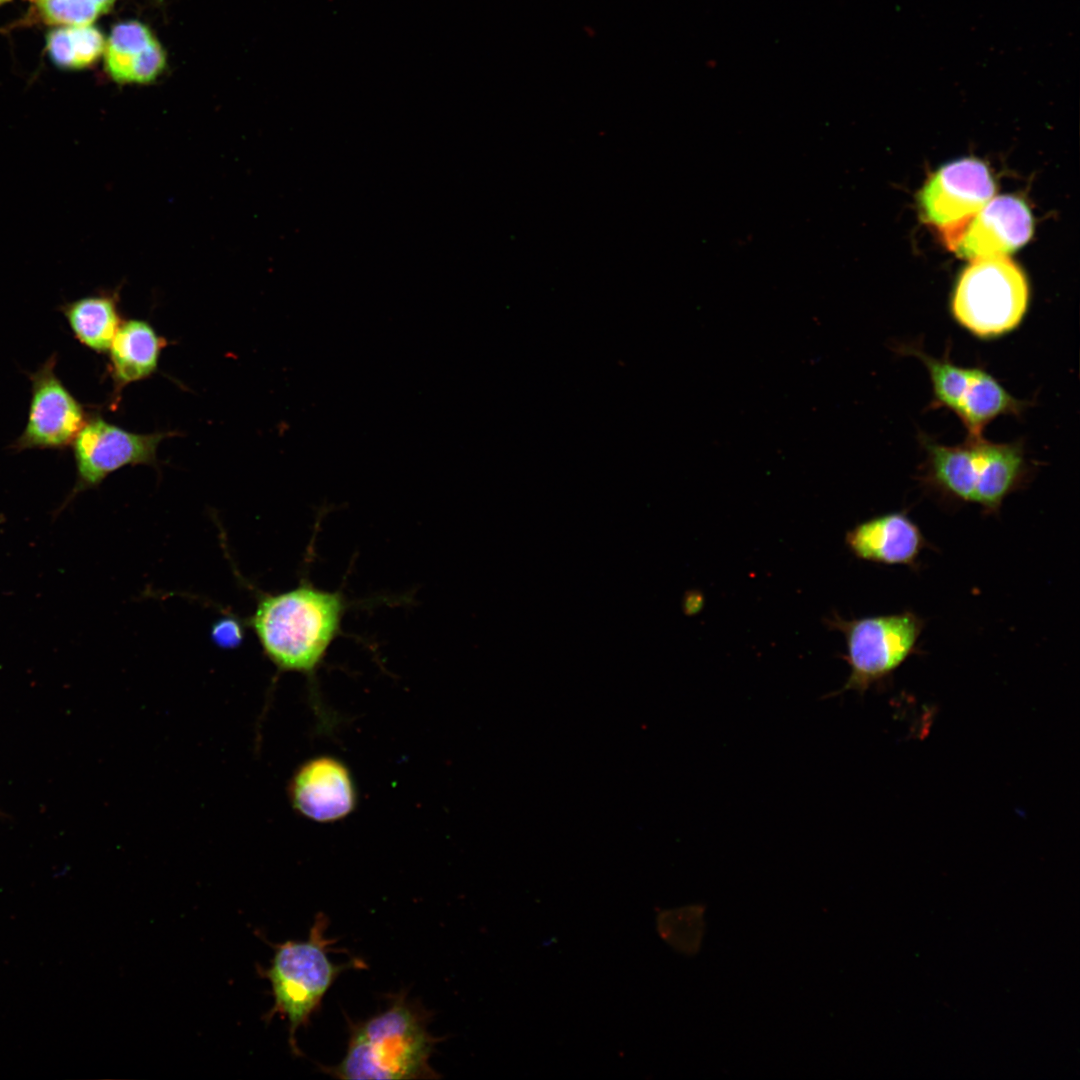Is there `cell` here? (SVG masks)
I'll return each instance as SVG.
<instances>
[{
	"label": "cell",
	"instance_id": "1",
	"mask_svg": "<svg viewBox=\"0 0 1080 1080\" xmlns=\"http://www.w3.org/2000/svg\"><path fill=\"white\" fill-rule=\"evenodd\" d=\"M350 603L341 591L310 582L259 599L249 623L264 654L281 672L314 682L315 674L342 631Z\"/></svg>",
	"mask_w": 1080,
	"mask_h": 1080
},
{
	"label": "cell",
	"instance_id": "2",
	"mask_svg": "<svg viewBox=\"0 0 1080 1080\" xmlns=\"http://www.w3.org/2000/svg\"><path fill=\"white\" fill-rule=\"evenodd\" d=\"M438 1041L424 1010L398 994L383 1011L350 1024L343 1059L325 1070L341 1079L438 1078L430 1065Z\"/></svg>",
	"mask_w": 1080,
	"mask_h": 1080
},
{
	"label": "cell",
	"instance_id": "3",
	"mask_svg": "<svg viewBox=\"0 0 1080 1080\" xmlns=\"http://www.w3.org/2000/svg\"><path fill=\"white\" fill-rule=\"evenodd\" d=\"M925 449V482L943 496L977 504L989 514L998 513L1027 474L1023 450L1016 443H994L981 436L957 446L926 441Z\"/></svg>",
	"mask_w": 1080,
	"mask_h": 1080
},
{
	"label": "cell",
	"instance_id": "4",
	"mask_svg": "<svg viewBox=\"0 0 1080 1080\" xmlns=\"http://www.w3.org/2000/svg\"><path fill=\"white\" fill-rule=\"evenodd\" d=\"M327 917L318 913L307 940L274 944V955L267 968L258 967L260 976L271 985L274 1004L264 1015L270 1021L276 1015L289 1024V1044L298 1056L297 1031L310 1023L311 1016L336 978L346 969L360 967L359 961L336 964L329 958L335 940L325 937Z\"/></svg>",
	"mask_w": 1080,
	"mask_h": 1080
},
{
	"label": "cell",
	"instance_id": "5",
	"mask_svg": "<svg viewBox=\"0 0 1080 1080\" xmlns=\"http://www.w3.org/2000/svg\"><path fill=\"white\" fill-rule=\"evenodd\" d=\"M1027 280L1008 256L972 259L962 271L952 299L955 319L979 337L1014 329L1028 305Z\"/></svg>",
	"mask_w": 1080,
	"mask_h": 1080
},
{
	"label": "cell",
	"instance_id": "6",
	"mask_svg": "<svg viewBox=\"0 0 1080 1080\" xmlns=\"http://www.w3.org/2000/svg\"><path fill=\"white\" fill-rule=\"evenodd\" d=\"M846 640L850 674L842 691L861 693L894 672L917 649L924 620L912 611L845 620H828Z\"/></svg>",
	"mask_w": 1080,
	"mask_h": 1080
},
{
	"label": "cell",
	"instance_id": "7",
	"mask_svg": "<svg viewBox=\"0 0 1080 1080\" xmlns=\"http://www.w3.org/2000/svg\"><path fill=\"white\" fill-rule=\"evenodd\" d=\"M994 191V182L984 163L961 159L930 176L919 195L920 209L948 246L966 222L993 197Z\"/></svg>",
	"mask_w": 1080,
	"mask_h": 1080
},
{
	"label": "cell",
	"instance_id": "8",
	"mask_svg": "<svg viewBox=\"0 0 1080 1080\" xmlns=\"http://www.w3.org/2000/svg\"><path fill=\"white\" fill-rule=\"evenodd\" d=\"M173 434H138L100 417L85 422L73 441L79 482L98 485L110 473L127 465L154 464L159 443Z\"/></svg>",
	"mask_w": 1080,
	"mask_h": 1080
},
{
	"label": "cell",
	"instance_id": "9",
	"mask_svg": "<svg viewBox=\"0 0 1080 1080\" xmlns=\"http://www.w3.org/2000/svg\"><path fill=\"white\" fill-rule=\"evenodd\" d=\"M288 797L298 814L322 824L343 820L358 804L357 786L350 768L331 755H319L303 762L289 781Z\"/></svg>",
	"mask_w": 1080,
	"mask_h": 1080
},
{
	"label": "cell",
	"instance_id": "10",
	"mask_svg": "<svg viewBox=\"0 0 1080 1080\" xmlns=\"http://www.w3.org/2000/svg\"><path fill=\"white\" fill-rule=\"evenodd\" d=\"M50 358L31 375L32 398L28 421L16 448H61L73 443L86 422L81 404L54 372Z\"/></svg>",
	"mask_w": 1080,
	"mask_h": 1080
},
{
	"label": "cell",
	"instance_id": "11",
	"mask_svg": "<svg viewBox=\"0 0 1080 1080\" xmlns=\"http://www.w3.org/2000/svg\"><path fill=\"white\" fill-rule=\"evenodd\" d=\"M1028 206L1017 197H992L963 226L948 247L962 258L1007 256L1031 237Z\"/></svg>",
	"mask_w": 1080,
	"mask_h": 1080
},
{
	"label": "cell",
	"instance_id": "12",
	"mask_svg": "<svg viewBox=\"0 0 1080 1080\" xmlns=\"http://www.w3.org/2000/svg\"><path fill=\"white\" fill-rule=\"evenodd\" d=\"M846 544L859 559L914 567L928 543L919 526L905 511L875 516L846 534Z\"/></svg>",
	"mask_w": 1080,
	"mask_h": 1080
},
{
	"label": "cell",
	"instance_id": "13",
	"mask_svg": "<svg viewBox=\"0 0 1080 1080\" xmlns=\"http://www.w3.org/2000/svg\"><path fill=\"white\" fill-rule=\"evenodd\" d=\"M104 68L118 84H150L167 68V52L152 29L139 20L115 24L106 38Z\"/></svg>",
	"mask_w": 1080,
	"mask_h": 1080
},
{
	"label": "cell",
	"instance_id": "14",
	"mask_svg": "<svg viewBox=\"0 0 1080 1080\" xmlns=\"http://www.w3.org/2000/svg\"><path fill=\"white\" fill-rule=\"evenodd\" d=\"M167 345L146 321L131 319L121 323L110 345V369L118 390L151 376Z\"/></svg>",
	"mask_w": 1080,
	"mask_h": 1080
},
{
	"label": "cell",
	"instance_id": "15",
	"mask_svg": "<svg viewBox=\"0 0 1080 1080\" xmlns=\"http://www.w3.org/2000/svg\"><path fill=\"white\" fill-rule=\"evenodd\" d=\"M1024 403L1012 397L989 373L972 368L969 383L954 412L969 437H981L984 427L1002 414H1018Z\"/></svg>",
	"mask_w": 1080,
	"mask_h": 1080
},
{
	"label": "cell",
	"instance_id": "16",
	"mask_svg": "<svg viewBox=\"0 0 1080 1080\" xmlns=\"http://www.w3.org/2000/svg\"><path fill=\"white\" fill-rule=\"evenodd\" d=\"M118 293L88 296L63 306V313L75 337L96 352L109 350L122 321Z\"/></svg>",
	"mask_w": 1080,
	"mask_h": 1080
},
{
	"label": "cell",
	"instance_id": "17",
	"mask_svg": "<svg viewBox=\"0 0 1080 1080\" xmlns=\"http://www.w3.org/2000/svg\"><path fill=\"white\" fill-rule=\"evenodd\" d=\"M106 38L93 24L63 25L46 36L50 60L59 68L80 70L94 65L103 56Z\"/></svg>",
	"mask_w": 1080,
	"mask_h": 1080
},
{
	"label": "cell",
	"instance_id": "18",
	"mask_svg": "<svg viewBox=\"0 0 1080 1080\" xmlns=\"http://www.w3.org/2000/svg\"><path fill=\"white\" fill-rule=\"evenodd\" d=\"M705 906L689 904L661 910L656 917V929L661 939L675 951L696 955L705 934Z\"/></svg>",
	"mask_w": 1080,
	"mask_h": 1080
},
{
	"label": "cell",
	"instance_id": "19",
	"mask_svg": "<svg viewBox=\"0 0 1080 1080\" xmlns=\"http://www.w3.org/2000/svg\"><path fill=\"white\" fill-rule=\"evenodd\" d=\"M919 358L926 366L933 386L934 405L956 411L966 389L972 368L960 367L948 359H938L919 349L906 350Z\"/></svg>",
	"mask_w": 1080,
	"mask_h": 1080
},
{
	"label": "cell",
	"instance_id": "20",
	"mask_svg": "<svg viewBox=\"0 0 1080 1080\" xmlns=\"http://www.w3.org/2000/svg\"><path fill=\"white\" fill-rule=\"evenodd\" d=\"M116 0H35L42 18L50 24L87 25L108 13Z\"/></svg>",
	"mask_w": 1080,
	"mask_h": 1080
},
{
	"label": "cell",
	"instance_id": "21",
	"mask_svg": "<svg viewBox=\"0 0 1080 1080\" xmlns=\"http://www.w3.org/2000/svg\"><path fill=\"white\" fill-rule=\"evenodd\" d=\"M239 625L233 620H223L217 623L213 630L214 640L222 645H231L241 639Z\"/></svg>",
	"mask_w": 1080,
	"mask_h": 1080
},
{
	"label": "cell",
	"instance_id": "22",
	"mask_svg": "<svg viewBox=\"0 0 1080 1080\" xmlns=\"http://www.w3.org/2000/svg\"><path fill=\"white\" fill-rule=\"evenodd\" d=\"M6 1H8V0H0V4L4 3Z\"/></svg>",
	"mask_w": 1080,
	"mask_h": 1080
}]
</instances>
